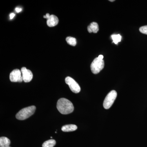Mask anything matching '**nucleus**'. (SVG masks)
I'll use <instances>...</instances> for the list:
<instances>
[{
    "label": "nucleus",
    "instance_id": "2",
    "mask_svg": "<svg viewBox=\"0 0 147 147\" xmlns=\"http://www.w3.org/2000/svg\"><path fill=\"white\" fill-rule=\"evenodd\" d=\"M36 109V108L35 106H29L23 108L17 113L16 118L19 120H24L28 118L34 114Z\"/></svg>",
    "mask_w": 147,
    "mask_h": 147
},
{
    "label": "nucleus",
    "instance_id": "8",
    "mask_svg": "<svg viewBox=\"0 0 147 147\" xmlns=\"http://www.w3.org/2000/svg\"><path fill=\"white\" fill-rule=\"evenodd\" d=\"M59 21V19L57 16L55 15H51L47 19V24L49 27H55L58 25Z\"/></svg>",
    "mask_w": 147,
    "mask_h": 147
},
{
    "label": "nucleus",
    "instance_id": "16",
    "mask_svg": "<svg viewBox=\"0 0 147 147\" xmlns=\"http://www.w3.org/2000/svg\"><path fill=\"white\" fill-rule=\"evenodd\" d=\"M15 11L17 13H19L20 11H22V9L21 8H19V7H16V9H15Z\"/></svg>",
    "mask_w": 147,
    "mask_h": 147
},
{
    "label": "nucleus",
    "instance_id": "20",
    "mask_svg": "<svg viewBox=\"0 0 147 147\" xmlns=\"http://www.w3.org/2000/svg\"><path fill=\"white\" fill-rule=\"evenodd\" d=\"M110 2H113V1H114V0H112V1H111V0H110Z\"/></svg>",
    "mask_w": 147,
    "mask_h": 147
},
{
    "label": "nucleus",
    "instance_id": "9",
    "mask_svg": "<svg viewBox=\"0 0 147 147\" xmlns=\"http://www.w3.org/2000/svg\"><path fill=\"white\" fill-rule=\"evenodd\" d=\"M88 30L89 33H96L99 30L98 24L96 22H92L88 26Z\"/></svg>",
    "mask_w": 147,
    "mask_h": 147
},
{
    "label": "nucleus",
    "instance_id": "11",
    "mask_svg": "<svg viewBox=\"0 0 147 147\" xmlns=\"http://www.w3.org/2000/svg\"><path fill=\"white\" fill-rule=\"evenodd\" d=\"M10 141L9 139L6 137H1L0 138V147H11Z\"/></svg>",
    "mask_w": 147,
    "mask_h": 147
},
{
    "label": "nucleus",
    "instance_id": "13",
    "mask_svg": "<svg viewBox=\"0 0 147 147\" xmlns=\"http://www.w3.org/2000/svg\"><path fill=\"white\" fill-rule=\"evenodd\" d=\"M66 40L68 44L71 46H75L77 43L76 38L72 37H67L66 38Z\"/></svg>",
    "mask_w": 147,
    "mask_h": 147
},
{
    "label": "nucleus",
    "instance_id": "6",
    "mask_svg": "<svg viewBox=\"0 0 147 147\" xmlns=\"http://www.w3.org/2000/svg\"><path fill=\"white\" fill-rule=\"evenodd\" d=\"M9 79L12 82H22L23 81L22 73L19 69H15L11 72Z\"/></svg>",
    "mask_w": 147,
    "mask_h": 147
},
{
    "label": "nucleus",
    "instance_id": "12",
    "mask_svg": "<svg viewBox=\"0 0 147 147\" xmlns=\"http://www.w3.org/2000/svg\"><path fill=\"white\" fill-rule=\"evenodd\" d=\"M56 142L54 139L47 140L43 143L42 147H54L56 145Z\"/></svg>",
    "mask_w": 147,
    "mask_h": 147
},
{
    "label": "nucleus",
    "instance_id": "5",
    "mask_svg": "<svg viewBox=\"0 0 147 147\" xmlns=\"http://www.w3.org/2000/svg\"><path fill=\"white\" fill-rule=\"evenodd\" d=\"M66 84L68 85L71 90L75 93H78L81 91V88L78 83L73 79L67 76L65 79Z\"/></svg>",
    "mask_w": 147,
    "mask_h": 147
},
{
    "label": "nucleus",
    "instance_id": "14",
    "mask_svg": "<svg viewBox=\"0 0 147 147\" xmlns=\"http://www.w3.org/2000/svg\"><path fill=\"white\" fill-rule=\"evenodd\" d=\"M111 38L113 42L115 44H117L119 42H121L122 37L119 34H113L111 35Z\"/></svg>",
    "mask_w": 147,
    "mask_h": 147
},
{
    "label": "nucleus",
    "instance_id": "4",
    "mask_svg": "<svg viewBox=\"0 0 147 147\" xmlns=\"http://www.w3.org/2000/svg\"><path fill=\"white\" fill-rule=\"evenodd\" d=\"M104 67V61L100 59L98 57H97L95 58L92 63L90 68L93 73L97 74L103 69Z\"/></svg>",
    "mask_w": 147,
    "mask_h": 147
},
{
    "label": "nucleus",
    "instance_id": "19",
    "mask_svg": "<svg viewBox=\"0 0 147 147\" xmlns=\"http://www.w3.org/2000/svg\"><path fill=\"white\" fill-rule=\"evenodd\" d=\"M98 57V59H100L103 60V56L102 55H99V56Z\"/></svg>",
    "mask_w": 147,
    "mask_h": 147
},
{
    "label": "nucleus",
    "instance_id": "18",
    "mask_svg": "<svg viewBox=\"0 0 147 147\" xmlns=\"http://www.w3.org/2000/svg\"><path fill=\"white\" fill-rule=\"evenodd\" d=\"M15 16V14H14V13H11L9 16H10V18L11 19H12L13 18V17H14Z\"/></svg>",
    "mask_w": 147,
    "mask_h": 147
},
{
    "label": "nucleus",
    "instance_id": "7",
    "mask_svg": "<svg viewBox=\"0 0 147 147\" xmlns=\"http://www.w3.org/2000/svg\"><path fill=\"white\" fill-rule=\"evenodd\" d=\"M23 81L26 83L30 82L33 78L32 73L30 70L27 69L26 67H23L21 69Z\"/></svg>",
    "mask_w": 147,
    "mask_h": 147
},
{
    "label": "nucleus",
    "instance_id": "17",
    "mask_svg": "<svg viewBox=\"0 0 147 147\" xmlns=\"http://www.w3.org/2000/svg\"><path fill=\"white\" fill-rule=\"evenodd\" d=\"M50 14H49V13H46V15H45V16H43V17H44V18H46V19H47L48 18H49V17H50Z\"/></svg>",
    "mask_w": 147,
    "mask_h": 147
},
{
    "label": "nucleus",
    "instance_id": "1",
    "mask_svg": "<svg viewBox=\"0 0 147 147\" xmlns=\"http://www.w3.org/2000/svg\"><path fill=\"white\" fill-rule=\"evenodd\" d=\"M57 108L61 114L67 115L72 113L74 107L71 101L65 98H61L57 102Z\"/></svg>",
    "mask_w": 147,
    "mask_h": 147
},
{
    "label": "nucleus",
    "instance_id": "10",
    "mask_svg": "<svg viewBox=\"0 0 147 147\" xmlns=\"http://www.w3.org/2000/svg\"><path fill=\"white\" fill-rule=\"evenodd\" d=\"M77 126L75 125L69 124L64 125L61 128V130L65 132L74 131L77 129Z\"/></svg>",
    "mask_w": 147,
    "mask_h": 147
},
{
    "label": "nucleus",
    "instance_id": "15",
    "mask_svg": "<svg viewBox=\"0 0 147 147\" xmlns=\"http://www.w3.org/2000/svg\"><path fill=\"white\" fill-rule=\"evenodd\" d=\"M139 31L142 33L147 35V26L141 27L139 28Z\"/></svg>",
    "mask_w": 147,
    "mask_h": 147
},
{
    "label": "nucleus",
    "instance_id": "3",
    "mask_svg": "<svg viewBox=\"0 0 147 147\" xmlns=\"http://www.w3.org/2000/svg\"><path fill=\"white\" fill-rule=\"evenodd\" d=\"M117 92L114 90L108 94L103 101V106L105 109H108L111 108L117 98Z\"/></svg>",
    "mask_w": 147,
    "mask_h": 147
}]
</instances>
